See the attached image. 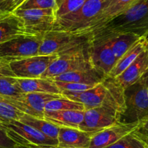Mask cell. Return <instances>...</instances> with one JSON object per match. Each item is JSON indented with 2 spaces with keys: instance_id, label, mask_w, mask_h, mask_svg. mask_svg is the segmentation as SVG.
I'll return each mask as SVG.
<instances>
[{
  "instance_id": "6da1fadb",
  "label": "cell",
  "mask_w": 148,
  "mask_h": 148,
  "mask_svg": "<svg viewBox=\"0 0 148 148\" xmlns=\"http://www.w3.org/2000/svg\"><path fill=\"white\" fill-rule=\"evenodd\" d=\"M62 94L69 100L82 103L85 110L106 106L114 109L122 115L126 108L124 89L115 78L110 77H107L102 82L86 91Z\"/></svg>"
},
{
  "instance_id": "7a4b0ae2",
  "label": "cell",
  "mask_w": 148,
  "mask_h": 148,
  "mask_svg": "<svg viewBox=\"0 0 148 148\" xmlns=\"http://www.w3.org/2000/svg\"><path fill=\"white\" fill-rule=\"evenodd\" d=\"M95 30L111 33H132L145 38L148 34V0H140Z\"/></svg>"
},
{
  "instance_id": "3957f363",
  "label": "cell",
  "mask_w": 148,
  "mask_h": 148,
  "mask_svg": "<svg viewBox=\"0 0 148 148\" xmlns=\"http://www.w3.org/2000/svg\"><path fill=\"white\" fill-rule=\"evenodd\" d=\"M106 0H86L76 11L58 17L52 30H64L77 35H89L88 30L100 14Z\"/></svg>"
},
{
  "instance_id": "277c9868",
  "label": "cell",
  "mask_w": 148,
  "mask_h": 148,
  "mask_svg": "<svg viewBox=\"0 0 148 148\" xmlns=\"http://www.w3.org/2000/svg\"><path fill=\"white\" fill-rule=\"evenodd\" d=\"M89 41V40H88ZM93 68L90 59L88 41L61 55L52 62L41 78H53L66 72Z\"/></svg>"
},
{
  "instance_id": "5b68a950",
  "label": "cell",
  "mask_w": 148,
  "mask_h": 148,
  "mask_svg": "<svg viewBox=\"0 0 148 148\" xmlns=\"http://www.w3.org/2000/svg\"><path fill=\"white\" fill-rule=\"evenodd\" d=\"M126 108L121 122H143L148 116V87L139 80L124 89Z\"/></svg>"
},
{
  "instance_id": "8992f818",
  "label": "cell",
  "mask_w": 148,
  "mask_h": 148,
  "mask_svg": "<svg viewBox=\"0 0 148 148\" xmlns=\"http://www.w3.org/2000/svg\"><path fill=\"white\" fill-rule=\"evenodd\" d=\"M88 49L93 68L100 73L108 77L116 62L108 36L99 30L90 33Z\"/></svg>"
},
{
  "instance_id": "52a82bcc",
  "label": "cell",
  "mask_w": 148,
  "mask_h": 148,
  "mask_svg": "<svg viewBox=\"0 0 148 148\" xmlns=\"http://www.w3.org/2000/svg\"><path fill=\"white\" fill-rule=\"evenodd\" d=\"M89 35H77L67 31L51 30L44 33L38 55H58L86 44Z\"/></svg>"
},
{
  "instance_id": "ba28073f",
  "label": "cell",
  "mask_w": 148,
  "mask_h": 148,
  "mask_svg": "<svg viewBox=\"0 0 148 148\" xmlns=\"http://www.w3.org/2000/svg\"><path fill=\"white\" fill-rule=\"evenodd\" d=\"M43 36L24 34L0 44V57L10 62L38 55Z\"/></svg>"
},
{
  "instance_id": "9c48e42d",
  "label": "cell",
  "mask_w": 148,
  "mask_h": 148,
  "mask_svg": "<svg viewBox=\"0 0 148 148\" xmlns=\"http://www.w3.org/2000/svg\"><path fill=\"white\" fill-rule=\"evenodd\" d=\"M14 13L23 20L26 33L32 35L43 36L53 29L57 19L53 9L17 10Z\"/></svg>"
},
{
  "instance_id": "30bf717a",
  "label": "cell",
  "mask_w": 148,
  "mask_h": 148,
  "mask_svg": "<svg viewBox=\"0 0 148 148\" xmlns=\"http://www.w3.org/2000/svg\"><path fill=\"white\" fill-rule=\"evenodd\" d=\"M2 96L10 104L24 114L40 118H44L45 106L48 102L64 97L63 94L45 93H22L18 96Z\"/></svg>"
},
{
  "instance_id": "8fae6325",
  "label": "cell",
  "mask_w": 148,
  "mask_h": 148,
  "mask_svg": "<svg viewBox=\"0 0 148 148\" xmlns=\"http://www.w3.org/2000/svg\"><path fill=\"white\" fill-rule=\"evenodd\" d=\"M0 123L5 128L10 137L17 144H30L49 147H56L58 145L57 139L48 137L37 129L20 120Z\"/></svg>"
},
{
  "instance_id": "7c38bea8",
  "label": "cell",
  "mask_w": 148,
  "mask_h": 148,
  "mask_svg": "<svg viewBox=\"0 0 148 148\" xmlns=\"http://www.w3.org/2000/svg\"><path fill=\"white\" fill-rule=\"evenodd\" d=\"M121 115L114 109L106 106L85 110L84 118L79 129L94 134L121 122Z\"/></svg>"
},
{
  "instance_id": "4fadbf2b",
  "label": "cell",
  "mask_w": 148,
  "mask_h": 148,
  "mask_svg": "<svg viewBox=\"0 0 148 148\" xmlns=\"http://www.w3.org/2000/svg\"><path fill=\"white\" fill-rule=\"evenodd\" d=\"M57 57V54L36 55L12 61L10 62V66L16 78H40L51 64Z\"/></svg>"
},
{
  "instance_id": "5bb4252c",
  "label": "cell",
  "mask_w": 148,
  "mask_h": 148,
  "mask_svg": "<svg viewBox=\"0 0 148 148\" xmlns=\"http://www.w3.org/2000/svg\"><path fill=\"white\" fill-rule=\"evenodd\" d=\"M142 122L126 123L119 122L92 134L88 148H105L115 143L132 131L140 129Z\"/></svg>"
},
{
  "instance_id": "9a60e30c",
  "label": "cell",
  "mask_w": 148,
  "mask_h": 148,
  "mask_svg": "<svg viewBox=\"0 0 148 148\" xmlns=\"http://www.w3.org/2000/svg\"><path fill=\"white\" fill-rule=\"evenodd\" d=\"M140 0H106L100 14L91 24L88 34L101 28L107 23L127 11Z\"/></svg>"
},
{
  "instance_id": "2e32d148",
  "label": "cell",
  "mask_w": 148,
  "mask_h": 148,
  "mask_svg": "<svg viewBox=\"0 0 148 148\" xmlns=\"http://www.w3.org/2000/svg\"><path fill=\"white\" fill-rule=\"evenodd\" d=\"M148 68V50L145 49L137 59L118 77L116 81L125 89L139 81Z\"/></svg>"
},
{
  "instance_id": "e0dca14e",
  "label": "cell",
  "mask_w": 148,
  "mask_h": 148,
  "mask_svg": "<svg viewBox=\"0 0 148 148\" xmlns=\"http://www.w3.org/2000/svg\"><path fill=\"white\" fill-rule=\"evenodd\" d=\"M27 34L23 20L14 12H0V44Z\"/></svg>"
},
{
  "instance_id": "ac0fdd59",
  "label": "cell",
  "mask_w": 148,
  "mask_h": 148,
  "mask_svg": "<svg viewBox=\"0 0 148 148\" xmlns=\"http://www.w3.org/2000/svg\"><path fill=\"white\" fill-rule=\"evenodd\" d=\"M17 87L22 93H45L62 94L56 83L51 78H16Z\"/></svg>"
},
{
  "instance_id": "d6986e66",
  "label": "cell",
  "mask_w": 148,
  "mask_h": 148,
  "mask_svg": "<svg viewBox=\"0 0 148 148\" xmlns=\"http://www.w3.org/2000/svg\"><path fill=\"white\" fill-rule=\"evenodd\" d=\"M92 133L79 129L59 127L57 140L58 145L63 147H75L88 148Z\"/></svg>"
},
{
  "instance_id": "ffe728a7",
  "label": "cell",
  "mask_w": 148,
  "mask_h": 148,
  "mask_svg": "<svg viewBox=\"0 0 148 148\" xmlns=\"http://www.w3.org/2000/svg\"><path fill=\"white\" fill-rule=\"evenodd\" d=\"M85 110H56L45 112L44 119L59 127L79 129L84 118Z\"/></svg>"
},
{
  "instance_id": "44dd1931",
  "label": "cell",
  "mask_w": 148,
  "mask_h": 148,
  "mask_svg": "<svg viewBox=\"0 0 148 148\" xmlns=\"http://www.w3.org/2000/svg\"><path fill=\"white\" fill-rule=\"evenodd\" d=\"M107 77L100 73L95 68H90L87 70L64 73L51 79L55 81H61V82L82 83V84L95 86L102 82Z\"/></svg>"
},
{
  "instance_id": "7402d4cb",
  "label": "cell",
  "mask_w": 148,
  "mask_h": 148,
  "mask_svg": "<svg viewBox=\"0 0 148 148\" xmlns=\"http://www.w3.org/2000/svg\"><path fill=\"white\" fill-rule=\"evenodd\" d=\"M145 49V39L143 37L116 61L115 65L108 74V77L113 78L118 77L137 59V57Z\"/></svg>"
},
{
  "instance_id": "603a6c76",
  "label": "cell",
  "mask_w": 148,
  "mask_h": 148,
  "mask_svg": "<svg viewBox=\"0 0 148 148\" xmlns=\"http://www.w3.org/2000/svg\"><path fill=\"white\" fill-rule=\"evenodd\" d=\"M99 31L103 32L108 36L111 49L116 61L141 39V37L132 33H111L102 30Z\"/></svg>"
},
{
  "instance_id": "cb8c5ba5",
  "label": "cell",
  "mask_w": 148,
  "mask_h": 148,
  "mask_svg": "<svg viewBox=\"0 0 148 148\" xmlns=\"http://www.w3.org/2000/svg\"><path fill=\"white\" fill-rule=\"evenodd\" d=\"M20 121L37 129L38 131L47 136L48 137L57 139L59 126L51 123L46 119L24 114L20 119Z\"/></svg>"
},
{
  "instance_id": "d4e9b609",
  "label": "cell",
  "mask_w": 148,
  "mask_h": 148,
  "mask_svg": "<svg viewBox=\"0 0 148 148\" xmlns=\"http://www.w3.org/2000/svg\"><path fill=\"white\" fill-rule=\"evenodd\" d=\"M105 148H148L147 136L137 129Z\"/></svg>"
},
{
  "instance_id": "484cf974",
  "label": "cell",
  "mask_w": 148,
  "mask_h": 148,
  "mask_svg": "<svg viewBox=\"0 0 148 148\" xmlns=\"http://www.w3.org/2000/svg\"><path fill=\"white\" fill-rule=\"evenodd\" d=\"M56 110H85V109L82 103L64 97L51 100L45 106V112Z\"/></svg>"
},
{
  "instance_id": "4316f807",
  "label": "cell",
  "mask_w": 148,
  "mask_h": 148,
  "mask_svg": "<svg viewBox=\"0 0 148 148\" xmlns=\"http://www.w3.org/2000/svg\"><path fill=\"white\" fill-rule=\"evenodd\" d=\"M23 115L24 113L13 107L0 94V122L6 123L11 120H20Z\"/></svg>"
},
{
  "instance_id": "83f0119b",
  "label": "cell",
  "mask_w": 148,
  "mask_h": 148,
  "mask_svg": "<svg viewBox=\"0 0 148 148\" xmlns=\"http://www.w3.org/2000/svg\"><path fill=\"white\" fill-rule=\"evenodd\" d=\"M56 3V16L58 17L76 11L86 0H55Z\"/></svg>"
},
{
  "instance_id": "f1b7e54d",
  "label": "cell",
  "mask_w": 148,
  "mask_h": 148,
  "mask_svg": "<svg viewBox=\"0 0 148 148\" xmlns=\"http://www.w3.org/2000/svg\"><path fill=\"white\" fill-rule=\"evenodd\" d=\"M22 94L17 87L15 77L0 76V94L4 96H18Z\"/></svg>"
},
{
  "instance_id": "f546056e",
  "label": "cell",
  "mask_w": 148,
  "mask_h": 148,
  "mask_svg": "<svg viewBox=\"0 0 148 148\" xmlns=\"http://www.w3.org/2000/svg\"><path fill=\"white\" fill-rule=\"evenodd\" d=\"M56 86L59 89L62 93L64 92H82L86 91L95 86L90 84H82V83L75 82H61V81H55Z\"/></svg>"
},
{
  "instance_id": "4dcf8cb0",
  "label": "cell",
  "mask_w": 148,
  "mask_h": 148,
  "mask_svg": "<svg viewBox=\"0 0 148 148\" xmlns=\"http://www.w3.org/2000/svg\"><path fill=\"white\" fill-rule=\"evenodd\" d=\"M27 9H53L56 10L55 0H26L18 10Z\"/></svg>"
},
{
  "instance_id": "1f68e13d",
  "label": "cell",
  "mask_w": 148,
  "mask_h": 148,
  "mask_svg": "<svg viewBox=\"0 0 148 148\" xmlns=\"http://www.w3.org/2000/svg\"><path fill=\"white\" fill-rule=\"evenodd\" d=\"M26 0H4L0 3V12H14Z\"/></svg>"
},
{
  "instance_id": "d6a6232c",
  "label": "cell",
  "mask_w": 148,
  "mask_h": 148,
  "mask_svg": "<svg viewBox=\"0 0 148 148\" xmlns=\"http://www.w3.org/2000/svg\"><path fill=\"white\" fill-rule=\"evenodd\" d=\"M0 148H17V144L12 139L5 128L0 123Z\"/></svg>"
},
{
  "instance_id": "836d02e7",
  "label": "cell",
  "mask_w": 148,
  "mask_h": 148,
  "mask_svg": "<svg viewBox=\"0 0 148 148\" xmlns=\"http://www.w3.org/2000/svg\"><path fill=\"white\" fill-rule=\"evenodd\" d=\"M0 76L15 77L12 71L10 62L1 57H0Z\"/></svg>"
},
{
  "instance_id": "e575fe53",
  "label": "cell",
  "mask_w": 148,
  "mask_h": 148,
  "mask_svg": "<svg viewBox=\"0 0 148 148\" xmlns=\"http://www.w3.org/2000/svg\"><path fill=\"white\" fill-rule=\"evenodd\" d=\"M17 148H55V147L37 146V145H30V144H17Z\"/></svg>"
},
{
  "instance_id": "d590c367",
  "label": "cell",
  "mask_w": 148,
  "mask_h": 148,
  "mask_svg": "<svg viewBox=\"0 0 148 148\" xmlns=\"http://www.w3.org/2000/svg\"><path fill=\"white\" fill-rule=\"evenodd\" d=\"M139 80H140V81H142L143 83H144V84L148 87V68Z\"/></svg>"
},
{
  "instance_id": "8d00e7d4",
  "label": "cell",
  "mask_w": 148,
  "mask_h": 148,
  "mask_svg": "<svg viewBox=\"0 0 148 148\" xmlns=\"http://www.w3.org/2000/svg\"><path fill=\"white\" fill-rule=\"evenodd\" d=\"M141 129H145L147 131V134H148V121L145 122L143 123V126H142Z\"/></svg>"
},
{
  "instance_id": "74e56055",
  "label": "cell",
  "mask_w": 148,
  "mask_h": 148,
  "mask_svg": "<svg viewBox=\"0 0 148 148\" xmlns=\"http://www.w3.org/2000/svg\"><path fill=\"white\" fill-rule=\"evenodd\" d=\"M55 148H79V147H63V146H59V145H57Z\"/></svg>"
},
{
  "instance_id": "f35d334b",
  "label": "cell",
  "mask_w": 148,
  "mask_h": 148,
  "mask_svg": "<svg viewBox=\"0 0 148 148\" xmlns=\"http://www.w3.org/2000/svg\"><path fill=\"white\" fill-rule=\"evenodd\" d=\"M145 45H148V34L147 35V36L145 38Z\"/></svg>"
},
{
  "instance_id": "ab89813d",
  "label": "cell",
  "mask_w": 148,
  "mask_h": 148,
  "mask_svg": "<svg viewBox=\"0 0 148 148\" xmlns=\"http://www.w3.org/2000/svg\"><path fill=\"white\" fill-rule=\"evenodd\" d=\"M146 136H147V144H148V134H146Z\"/></svg>"
},
{
  "instance_id": "60d3db41",
  "label": "cell",
  "mask_w": 148,
  "mask_h": 148,
  "mask_svg": "<svg viewBox=\"0 0 148 148\" xmlns=\"http://www.w3.org/2000/svg\"><path fill=\"white\" fill-rule=\"evenodd\" d=\"M146 49H147L148 50V45H146Z\"/></svg>"
},
{
  "instance_id": "b9f144b4",
  "label": "cell",
  "mask_w": 148,
  "mask_h": 148,
  "mask_svg": "<svg viewBox=\"0 0 148 148\" xmlns=\"http://www.w3.org/2000/svg\"><path fill=\"white\" fill-rule=\"evenodd\" d=\"M3 1H4V0H0V3H1V2H2Z\"/></svg>"
}]
</instances>
